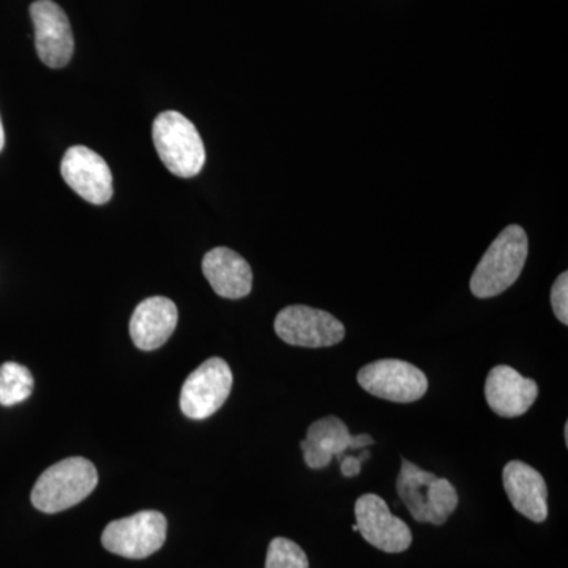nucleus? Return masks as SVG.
<instances>
[{"label": "nucleus", "mask_w": 568, "mask_h": 568, "mask_svg": "<svg viewBox=\"0 0 568 568\" xmlns=\"http://www.w3.org/2000/svg\"><path fill=\"white\" fill-rule=\"evenodd\" d=\"M529 242L525 230L518 224H510L503 231L481 257L473 278L470 293L478 298L496 297L506 293L528 260Z\"/></svg>", "instance_id": "nucleus-1"}, {"label": "nucleus", "mask_w": 568, "mask_h": 568, "mask_svg": "<svg viewBox=\"0 0 568 568\" xmlns=\"http://www.w3.org/2000/svg\"><path fill=\"white\" fill-rule=\"evenodd\" d=\"M396 491L417 523L444 525L458 507L457 489L447 478L426 473L406 458L402 459Z\"/></svg>", "instance_id": "nucleus-2"}, {"label": "nucleus", "mask_w": 568, "mask_h": 568, "mask_svg": "<svg viewBox=\"0 0 568 568\" xmlns=\"http://www.w3.org/2000/svg\"><path fill=\"white\" fill-rule=\"evenodd\" d=\"M99 484V473L89 459H62L44 470L32 489L33 507L43 514H59L80 504Z\"/></svg>", "instance_id": "nucleus-3"}, {"label": "nucleus", "mask_w": 568, "mask_h": 568, "mask_svg": "<svg viewBox=\"0 0 568 568\" xmlns=\"http://www.w3.org/2000/svg\"><path fill=\"white\" fill-rule=\"evenodd\" d=\"M153 144L168 171L178 178H194L203 171L205 148L193 122L178 111H164L153 122Z\"/></svg>", "instance_id": "nucleus-4"}, {"label": "nucleus", "mask_w": 568, "mask_h": 568, "mask_svg": "<svg viewBox=\"0 0 568 568\" xmlns=\"http://www.w3.org/2000/svg\"><path fill=\"white\" fill-rule=\"evenodd\" d=\"M166 530L163 514L144 510L110 523L103 530L102 544L108 551L122 558L145 559L163 547Z\"/></svg>", "instance_id": "nucleus-5"}, {"label": "nucleus", "mask_w": 568, "mask_h": 568, "mask_svg": "<svg viewBox=\"0 0 568 568\" xmlns=\"http://www.w3.org/2000/svg\"><path fill=\"white\" fill-rule=\"evenodd\" d=\"M358 386L392 403H414L428 390L425 373L409 362L384 358L365 365L357 375Z\"/></svg>", "instance_id": "nucleus-6"}, {"label": "nucleus", "mask_w": 568, "mask_h": 568, "mask_svg": "<svg viewBox=\"0 0 568 568\" xmlns=\"http://www.w3.org/2000/svg\"><path fill=\"white\" fill-rule=\"evenodd\" d=\"M233 381V372L223 358H209L183 383L182 413L193 420H204L213 416L226 403Z\"/></svg>", "instance_id": "nucleus-7"}, {"label": "nucleus", "mask_w": 568, "mask_h": 568, "mask_svg": "<svg viewBox=\"0 0 568 568\" xmlns=\"http://www.w3.org/2000/svg\"><path fill=\"white\" fill-rule=\"evenodd\" d=\"M275 332L287 345L301 347L335 346L346 335L342 321L306 305H291L282 310L275 320Z\"/></svg>", "instance_id": "nucleus-8"}, {"label": "nucleus", "mask_w": 568, "mask_h": 568, "mask_svg": "<svg viewBox=\"0 0 568 568\" xmlns=\"http://www.w3.org/2000/svg\"><path fill=\"white\" fill-rule=\"evenodd\" d=\"M358 532L373 547L386 552H403L413 545V532L402 518L390 514L383 497L364 495L355 503Z\"/></svg>", "instance_id": "nucleus-9"}, {"label": "nucleus", "mask_w": 568, "mask_h": 568, "mask_svg": "<svg viewBox=\"0 0 568 568\" xmlns=\"http://www.w3.org/2000/svg\"><path fill=\"white\" fill-rule=\"evenodd\" d=\"M36 47L40 61L50 69H62L73 58L74 39L65 11L52 0H37L31 6Z\"/></svg>", "instance_id": "nucleus-10"}, {"label": "nucleus", "mask_w": 568, "mask_h": 568, "mask_svg": "<svg viewBox=\"0 0 568 568\" xmlns=\"http://www.w3.org/2000/svg\"><path fill=\"white\" fill-rule=\"evenodd\" d=\"M63 181L88 203L102 205L112 197V174L110 166L99 153L74 145L63 155L61 164Z\"/></svg>", "instance_id": "nucleus-11"}, {"label": "nucleus", "mask_w": 568, "mask_h": 568, "mask_svg": "<svg viewBox=\"0 0 568 568\" xmlns=\"http://www.w3.org/2000/svg\"><path fill=\"white\" fill-rule=\"evenodd\" d=\"M375 444L368 435L353 436L342 418L328 416L308 426L306 439L302 440L306 466L310 469H325L332 458H342L349 448H364Z\"/></svg>", "instance_id": "nucleus-12"}, {"label": "nucleus", "mask_w": 568, "mask_h": 568, "mask_svg": "<svg viewBox=\"0 0 568 568\" xmlns=\"http://www.w3.org/2000/svg\"><path fill=\"white\" fill-rule=\"evenodd\" d=\"M485 398L497 416L521 417L537 402L538 386L536 381L519 375L511 366L497 365L485 381Z\"/></svg>", "instance_id": "nucleus-13"}, {"label": "nucleus", "mask_w": 568, "mask_h": 568, "mask_svg": "<svg viewBox=\"0 0 568 568\" xmlns=\"http://www.w3.org/2000/svg\"><path fill=\"white\" fill-rule=\"evenodd\" d=\"M504 489L515 510L534 523L548 518V487L538 470L523 462L504 467Z\"/></svg>", "instance_id": "nucleus-14"}, {"label": "nucleus", "mask_w": 568, "mask_h": 568, "mask_svg": "<svg viewBox=\"0 0 568 568\" xmlns=\"http://www.w3.org/2000/svg\"><path fill=\"white\" fill-rule=\"evenodd\" d=\"M178 320V306L170 298H145L136 306L130 321L134 346L141 351L159 349L174 334Z\"/></svg>", "instance_id": "nucleus-15"}, {"label": "nucleus", "mask_w": 568, "mask_h": 568, "mask_svg": "<svg viewBox=\"0 0 568 568\" xmlns=\"http://www.w3.org/2000/svg\"><path fill=\"white\" fill-rule=\"evenodd\" d=\"M203 272L212 290L220 297L237 301L252 293V267L241 254L233 250L224 246L211 250L204 256Z\"/></svg>", "instance_id": "nucleus-16"}, {"label": "nucleus", "mask_w": 568, "mask_h": 568, "mask_svg": "<svg viewBox=\"0 0 568 568\" xmlns=\"http://www.w3.org/2000/svg\"><path fill=\"white\" fill-rule=\"evenodd\" d=\"M32 373L26 366L14 362L0 366V405H20L32 395Z\"/></svg>", "instance_id": "nucleus-17"}, {"label": "nucleus", "mask_w": 568, "mask_h": 568, "mask_svg": "<svg viewBox=\"0 0 568 568\" xmlns=\"http://www.w3.org/2000/svg\"><path fill=\"white\" fill-rule=\"evenodd\" d=\"M265 568H310L304 549L290 538L276 537L268 545Z\"/></svg>", "instance_id": "nucleus-18"}, {"label": "nucleus", "mask_w": 568, "mask_h": 568, "mask_svg": "<svg viewBox=\"0 0 568 568\" xmlns=\"http://www.w3.org/2000/svg\"><path fill=\"white\" fill-rule=\"evenodd\" d=\"M551 306L556 317L564 325L568 324V274L564 272L558 276L551 290Z\"/></svg>", "instance_id": "nucleus-19"}, {"label": "nucleus", "mask_w": 568, "mask_h": 568, "mask_svg": "<svg viewBox=\"0 0 568 568\" xmlns=\"http://www.w3.org/2000/svg\"><path fill=\"white\" fill-rule=\"evenodd\" d=\"M369 454L368 452H365L364 457L357 458V457H346L342 459V474L343 476L351 478L358 476L362 470V462L364 459L368 458Z\"/></svg>", "instance_id": "nucleus-20"}, {"label": "nucleus", "mask_w": 568, "mask_h": 568, "mask_svg": "<svg viewBox=\"0 0 568 568\" xmlns=\"http://www.w3.org/2000/svg\"><path fill=\"white\" fill-rule=\"evenodd\" d=\"M3 145H6V133H3L2 119H0V151H2Z\"/></svg>", "instance_id": "nucleus-21"}, {"label": "nucleus", "mask_w": 568, "mask_h": 568, "mask_svg": "<svg viewBox=\"0 0 568 568\" xmlns=\"http://www.w3.org/2000/svg\"><path fill=\"white\" fill-rule=\"evenodd\" d=\"M564 437H566V444H568V425H566V429H564Z\"/></svg>", "instance_id": "nucleus-22"}, {"label": "nucleus", "mask_w": 568, "mask_h": 568, "mask_svg": "<svg viewBox=\"0 0 568 568\" xmlns=\"http://www.w3.org/2000/svg\"><path fill=\"white\" fill-rule=\"evenodd\" d=\"M353 530H355V532H358L357 525H354V526H353Z\"/></svg>", "instance_id": "nucleus-23"}]
</instances>
